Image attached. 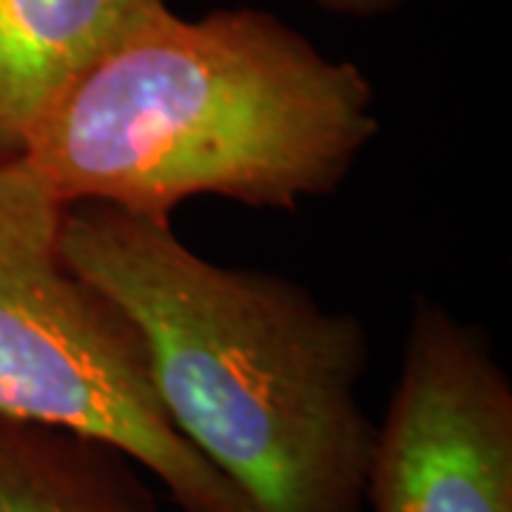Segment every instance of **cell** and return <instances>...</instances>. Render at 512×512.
<instances>
[{
    "label": "cell",
    "instance_id": "5b68a950",
    "mask_svg": "<svg viewBox=\"0 0 512 512\" xmlns=\"http://www.w3.org/2000/svg\"><path fill=\"white\" fill-rule=\"evenodd\" d=\"M165 0H0V154H23L43 120Z\"/></svg>",
    "mask_w": 512,
    "mask_h": 512
},
{
    "label": "cell",
    "instance_id": "277c9868",
    "mask_svg": "<svg viewBox=\"0 0 512 512\" xmlns=\"http://www.w3.org/2000/svg\"><path fill=\"white\" fill-rule=\"evenodd\" d=\"M373 512H512V382L487 333L416 299L367 467Z\"/></svg>",
    "mask_w": 512,
    "mask_h": 512
},
{
    "label": "cell",
    "instance_id": "8992f818",
    "mask_svg": "<svg viewBox=\"0 0 512 512\" xmlns=\"http://www.w3.org/2000/svg\"><path fill=\"white\" fill-rule=\"evenodd\" d=\"M143 473L109 441L0 416V512H163Z\"/></svg>",
    "mask_w": 512,
    "mask_h": 512
},
{
    "label": "cell",
    "instance_id": "3957f363",
    "mask_svg": "<svg viewBox=\"0 0 512 512\" xmlns=\"http://www.w3.org/2000/svg\"><path fill=\"white\" fill-rule=\"evenodd\" d=\"M66 208L0 154V416L109 441L183 512H254L165 419L134 322L63 259Z\"/></svg>",
    "mask_w": 512,
    "mask_h": 512
},
{
    "label": "cell",
    "instance_id": "6da1fadb",
    "mask_svg": "<svg viewBox=\"0 0 512 512\" xmlns=\"http://www.w3.org/2000/svg\"><path fill=\"white\" fill-rule=\"evenodd\" d=\"M60 251L134 322L165 419L254 512H362L367 328L299 282L225 268L171 220L69 205Z\"/></svg>",
    "mask_w": 512,
    "mask_h": 512
},
{
    "label": "cell",
    "instance_id": "7a4b0ae2",
    "mask_svg": "<svg viewBox=\"0 0 512 512\" xmlns=\"http://www.w3.org/2000/svg\"><path fill=\"white\" fill-rule=\"evenodd\" d=\"M376 134L367 74L285 20L165 12L86 74L23 154L63 205L171 220L194 197L268 211L330 197Z\"/></svg>",
    "mask_w": 512,
    "mask_h": 512
},
{
    "label": "cell",
    "instance_id": "52a82bcc",
    "mask_svg": "<svg viewBox=\"0 0 512 512\" xmlns=\"http://www.w3.org/2000/svg\"><path fill=\"white\" fill-rule=\"evenodd\" d=\"M313 3L336 18H379L402 9L410 0H313Z\"/></svg>",
    "mask_w": 512,
    "mask_h": 512
}]
</instances>
